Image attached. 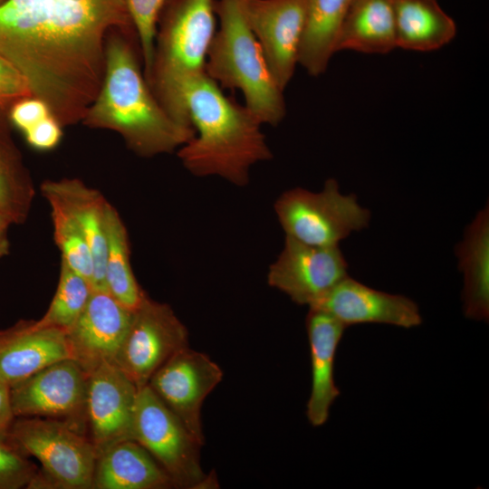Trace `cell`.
<instances>
[{"label":"cell","instance_id":"obj_19","mask_svg":"<svg viewBox=\"0 0 489 489\" xmlns=\"http://www.w3.org/2000/svg\"><path fill=\"white\" fill-rule=\"evenodd\" d=\"M169 475L138 442H119L98 455L92 488L163 489L173 487Z\"/></svg>","mask_w":489,"mask_h":489},{"label":"cell","instance_id":"obj_7","mask_svg":"<svg viewBox=\"0 0 489 489\" xmlns=\"http://www.w3.org/2000/svg\"><path fill=\"white\" fill-rule=\"evenodd\" d=\"M133 440L143 446L161 465L175 487H217L216 476L206 475L202 469V445L149 385L138 390L133 418Z\"/></svg>","mask_w":489,"mask_h":489},{"label":"cell","instance_id":"obj_14","mask_svg":"<svg viewBox=\"0 0 489 489\" xmlns=\"http://www.w3.org/2000/svg\"><path fill=\"white\" fill-rule=\"evenodd\" d=\"M131 317L132 311L107 291H92L83 312L66 331L71 358L87 374L103 363H115Z\"/></svg>","mask_w":489,"mask_h":489},{"label":"cell","instance_id":"obj_28","mask_svg":"<svg viewBox=\"0 0 489 489\" xmlns=\"http://www.w3.org/2000/svg\"><path fill=\"white\" fill-rule=\"evenodd\" d=\"M132 21L147 80L153 62L155 36L160 11L167 0H124Z\"/></svg>","mask_w":489,"mask_h":489},{"label":"cell","instance_id":"obj_11","mask_svg":"<svg viewBox=\"0 0 489 489\" xmlns=\"http://www.w3.org/2000/svg\"><path fill=\"white\" fill-rule=\"evenodd\" d=\"M348 267L339 245H311L285 236L269 266L267 283L294 303L312 307L349 275Z\"/></svg>","mask_w":489,"mask_h":489},{"label":"cell","instance_id":"obj_21","mask_svg":"<svg viewBox=\"0 0 489 489\" xmlns=\"http://www.w3.org/2000/svg\"><path fill=\"white\" fill-rule=\"evenodd\" d=\"M397 48L391 0H352L339 28L334 52L386 54Z\"/></svg>","mask_w":489,"mask_h":489},{"label":"cell","instance_id":"obj_1","mask_svg":"<svg viewBox=\"0 0 489 489\" xmlns=\"http://www.w3.org/2000/svg\"><path fill=\"white\" fill-rule=\"evenodd\" d=\"M134 36L120 31L109 35L102 82L82 122L118 133L139 157L172 153L195 129L176 121L154 95L129 41Z\"/></svg>","mask_w":489,"mask_h":489},{"label":"cell","instance_id":"obj_30","mask_svg":"<svg viewBox=\"0 0 489 489\" xmlns=\"http://www.w3.org/2000/svg\"><path fill=\"white\" fill-rule=\"evenodd\" d=\"M33 96L24 76L0 55V109L6 111L16 101Z\"/></svg>","mask_w":489,"mask_h":489},{"label":"cell","instance_id":"obj_34","mask_svg":"<svg viewBox=\"0 0 489 489\" xmlns=\"http://www.w3.org/2000/svg\"><path fill=\"white\" fill-rule=\"evenodd\" d=\"M11 225H13L12 220L0 211V258L10 253V242L7 233Z\"/></svg>","mask_w":489,"mask_h":489},{"label":"cell","instance_id":"obj_33","mask_svg":"<svg viewBox=\"0 0 489 489\" xmlns=\"http://www.w3.org/2000/svg\"><path fill=\"white\" fill-rule=\"evenodd\" d=\"M14 419L9 387L0 382V439H10V431Z\"/></svg>","mask_w":489,"mask_h":489},{"label":"cell","instance_id":"obj_17","mask_svg":"<svg viewBox=\"0 0 489 489\" xmlns=\"http://www.w3.org/2000/svg\"><path fill=\"white\" fill-rule=\"evenodd\" d=\"M41 193L49 205L63 211L85 237L94 261L93 291H107L104 282L106 256L105 212L108 201L97 189L79 178L47 179Z\"/></svg>","mask_w":489,"mask_h":489},{"label":"cell","instance_id":"obj_4","mask_svg":"<svg viewBox=\"0 0 489 489\" xmlns=\"http://www.w3.org/2000/svg\"><path fill=\"white\" fill-rule=\"evenodd\" d=\"M218 21L206 73L221 88L238 90L244 106L262 124L278 125L286 114L283 91L241 12L238 0H215Z\"/></svg>","mask_w":489,"mask_h":489},{"label":"cell","instance_id":"obj_25","mask_svg":"<svg viewBox=\"0 0 489 489\" xmlns=\"http://www.w3.org/2000/svg\"><path fill=\"white\" fill-rule=\"evenodd\" d=\"M352 0H309L308 17L299 62L309 75L322 74L335 53L334 44L344 15Z\"/></svg>","mask_w":489,"mask_h":489},{"label":"cell","instance_id":"obj_29","mask_svg":"<svg viewBox=\"0 0 489 489\" xmlns=\"http://www.w3.org/2000/svg\"><path fill=\"white\" fill-rule=\"evenodd\" d=\"M11 439H0V489L31 488L38 472Z\"/></svg>","mask_w":489,"mask_h":489},{"label":"cell","instance_id":"obj_5","mask_svg":"<svg viewBox=\"0 0 489 489\" xmlns=\"http://www.w3.org/2000/svg\"><path fill=\"white\" fill-rule=\"evenodd\" d=\"M10 439L26 455L34 456L43 471L31 488H92L98 454L87 435L65 421L15 417Z\"/></svg>","mask_w":489,"mask_h":489},{"label":"cell","instance_id":"obj_13","mask_svg":"<svg viewBox=\"0 0 489 489\" xmlns=\"http://www.w3.org/2000/svg\"><path fill=\"white\" fill-rule=\"evenodd\" d=\"M138 390L115 363H103L88 374L86 428L98 455L119 442L133 440Z\"/></svg>","mask_w":489,"mask_h":489},{"label":"cell","instance_id":"obj_15","mask_svg":"<svg viewBox=\"0 0 489 489\" xmlns=\"http://www.w3.org/2000/svg\"><path fill=\"white\" fill-rule=\"evenodd\" d=\"M309 308L330 313L346 328L381 323L409 329L422 323L419 308L411 299L373 289L349 275Z\"/></svg>","mask_w":489,"mask_h":489},{"label":"cell","instance_id":"obj_24","mask_svg":"<svg viewBox=\"0 0 489 489\" xmlns=\"http://www.w3.org/2000/svg\"><path fill=\"white\" fill-rule=\"evenodd\" d=\"M105 233L106 290L121 305L134 311L146 292L139 286L132 271L128 230L120 214L110 202L105 212Z\"/></svg>","mask_w":489,"mask_h":489},{"label":"cell","instance_id":"obj_20","mask_svg":"<svg viewBox=\"0 0 489 489\" xmlns=\"http://www.w3.org/2000/svg\"><path fill=\"white\" fill-rule=\"evenodd\" d=\"M458 268L464 275L463 302L465 317L489 318V208L481 209L455 246Z\"/></svg>","mask_w":489,"mask_h":489},{"label":"cell","instance_id":"obj_8","mask_svg":"<svg viewBox=\"0 0 489 489\" xmlns=\"http://www.w3.org/2000/svg\"><path fill=\"white\" fill-rule=\"evenodd\" d=\"M188 347V331L172 308L145 293L132 311L115 364L139 388L175 353Z\"/></svg>","mask_w":489,"mask_h":489},{"label":"cell","instance_id":"obj_27","mask_svg":"<svg viewBox=\"0 0 489 489\" xmlns=\"http://www.w3.org/2000/svg\"><path fill=\"white\" fill-rule=\"evenodd\" d=\"M49 206L53 227V239L61 252V261L86 278L92 286L94 261L85 237L63 211L56 206Z\"/></svg>","mask_w":489,"mask_h":489},{"label":"cell","instance_id":"obj_35","mask_svg":"<svg viewBox=\"0 0 489 489\" xmlns=\"http://www.w3.org/2000/svg\"><path fill=\"white\" fill-rule=\"evenodd\" d=\"M5 0H0V4H2L3 2H5Z\"/></svg>","mask_w":489,"mask_h":489},{"label":"cell","instance_id":"obj_16","mask_svg":"<svg viewBox=\"0 0 489 489\" xmlns=\"http://www.w3.org/2000/svg\"><path fill=\"white\" fill-rule=\"evenodd\" d=\"M65 359L72 358L63 330L22 320L0 331V382L9 388Z\"/></svg>","mask_w":489,"mask_h":489},{"label":"cell","instance_id":"obj_26","mask_svg":"<svg viewBox=\"0 0 489 489\" xmlns=\"http://www.w3.org/2000/svg\"><path fill=\"white\" fill-rule=\"evenodd\" d=\"M91 283L61 261L57 289L39 327L57 328L67 331L80 317L92 293Z\"/></svg>","mask_w":489,"mask_h":489},{"label":"cell","instance_id":"obj_3","mask_svg":"<svg viewBox=\"0 0 489 489\" xmlns=\"http://www.w3.org/2000/svg\"><path fill=\"white\" fill-rule=\"evenodd\" d=\"M216 20L215 0H167L158 16L147 82L167 112L187 127L193 128L186 95L192 82L206 73Z\"/></svg>","mask_w":489,"mask_h":489},{"label":"cell","instance_id":"obj_6","mask_svg":"<svg viewBox=\"0 0 489 489\" xmlns=\"http://www.w3.org/2000/svg\"><path fill=\"white\" fill-rule=\"evenodd\" d=\"M285 236L316 246H337L351 233L368 227L370 211L355 194L344 195L336 179L325 181L320 192L294 187L273 205Z\"/></svg>","mask_w":489,"mask_h":489},{"label":"cell","instance_id":"obj_31","mask_svg":"<svg viewBox=\"0 0 489 489\" xmlns=\"http://www.w3.org/2000/svg\"><path fill=\"white\" fill-rule=\"evenodd\" d=\"M50 115L47 105L34 96L16 101L8 110L10 122L23 132Z\"/></svg>","mask_w":489,"mask_h":489},{"label":"cell","instance_id":"obj_32","mask_svg":"<svg viewBox=\"0 0 489 489\" xmlns=\"http://www.w3.org/2000/svg\"><path fill=\"white\" fill-rule=\"evenodd\" d=\"M27 143L38 150L54 149L62 137V126L52 116L42 120L24 132Z\"/></svg>","mask_w":489,"mask_h":489},{"label":"cell","instance_id":"obj_9","mask_svg":"<svg viewBox=\"0 0 489 489\" xmlns=\"http://www.w3.org/2000/svg\"><path fill=\"white\" fill-rule=\"evenodd\" d=\"M87 382L74 360L54 362L9 388L14 415L65 421L84 433Z\"/></svg>","mask_w":489,"mask_h":489},{"label":"cell","instance_id":"obj_22","mask_svg":"<svg viewBox=\"0 0 489 489\" xmlns=\"http://www.w3.org/2000/svg\"><path fill=\"white\" fill-rule=\"evenodd\" d=\"M391 2L397 47L408 51L431 52L446 45L455 36V23L436 0Z\"/></svg>","mask_w":489,"mask_h":489},{"label":"cell","instance_id":"obj_12","mask_svg":"<svg viewBox=\"0 0 489 489\" xmlns=\"http://www.w3.org/2000/svg\"><path fill=\"white\" fill-rule=\"evenodd\" d=\"M222 379L221 368L209 356L186 347L168 359L148 385L203 445L202 405Z\"/></svg>","mask_w":489,"mask_h":489},{"label":"cell","instance_id":"obj_23","mask_svg":"<svg viewBox=\"0 0 489 489\" xmlns=\"http://www.w3.org/2000/svg\"><path fill=\"white\" fill-rule=\"evenodd\" d=\"M10 123L8 111L0 109V211L18 225L26 221L36 191Z\"/></svg>","mask_w":489,"mask_h":489},{"label":"cell","instance_id":"obj_2","mask_svg":"<svg viewBox=\"0 0 489 489\" xmlns=\"http://www.w3.org/2000/svg\"><path fill=\"white\" fill-rule=\"evenodd\" d=\"M186 105L195 135L177 149V156L192 175L216 176L244 187L252 166L273 158L263 124L244 105L225 95L206 73L189 86Z\"/></svg>","mask_w":489,"mask_h":489},{"label":"cell","instance_id":"obj_18","mask_svg":"<svg viewBox=\"0 0 489 489\" xmlns=\"http://www.w3.org/2000/svg\"><path fill=\"white\" fill-rule=\"evenodd\" d=\"M345 328L330 313L309 308L306 329L310 345L312 388L306 415L313 427L326 423L330 408L340 393L334 380V363Z\"/></svg>","mask_w":489,"mask_h":489},{"label":"cell","instance_id":"obj_10","mask_svg":"<svg viewBox=\"0 0 489 489\" xmlns=\"http://www.w3.org/2000/svg\"><path fill=\"white\" fill-rule=\"evenodd\" d=\"M238 3L273 76L284 91L299 64L309 0H238Z\"/></svg>","mask_w":489,"mask_h":489}]
</instances>
